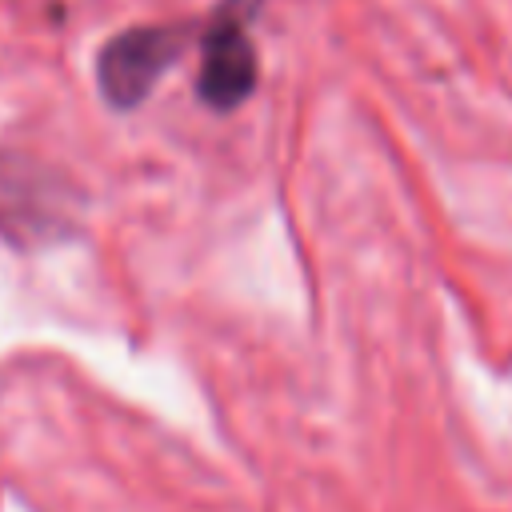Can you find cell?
<instances>
[{
	"instance_id": "obj_1",
	"label": "cell",
	"mask_w": 512,
	"mask_h": 512,
	"mask_svg": "<svg viewBox=\"0 0 512 512\" xmlns=\"http://www.w3.org/2000/svg\"><path fill=\"white\" fill-rule=\"evenodd\" d=\"M180 48H184V28H168V24L128 28L112 36L96 56V80L104 100L120 112L136 108L156 88L164 68L180 56Z\"/></svg>"
},
{
	"instance_id": "obj_2",
	"label": "cell",
	"mask_w": 512,
	"mask_h": 512,
	"mask_svg": "<svg viewBox=\"0 0 512 512\" xmlns=\"http://www.w3.org/2000/svg\"><path fill=\"white\" fill-rule=\"evenodd\" d=\"M256 0H228L216 20L208 24L204 48H200V96L216 108L228 112L244 104L256 88V48L248 40V20H252Z\"/></svg>"
}]
</instances>
